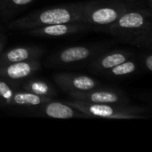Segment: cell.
Instances as JSON below:
<instances>
[{
    "label": "cell",
    "instance_id": "16",
    "mask_svg": "<svg viewBox=\"0 0 152 152\" xmlns=\"http://www.w3.org/2000/svg\"><path fill=\"white\" fill-rule=\"evenodd\" d=\"M17 86L0 77V106L11 107V101Z\"/></svg>",
    "mask_w": 152,
    "mask_h": 152
},
{
    "label": "cell",
    "instance_id": "8",
    "mask_svg": "<svg viewBox=\"0 0 152 152\" xmlns=\"http://www.w3.org/2000/svg\"><path fill=\"white\" fill-rule=\"evenodd\" d=\"M93 29V26L83 21H73L68 23H59L53 25L44 26L27 30L28 34L40 37H61L71 34L88 31Z\"/></svg>",
    "mask_w": 152,
    "mask_h": 152
},
{
    "label": "cell",
    "instance_id": "13",
    "mask_svg": "<svg viewBox=\"0 0 152 152\" xmlns=\"http://www.w3.org/2000/svg\"><path fill=\"white\" fill-rule=\"evenodd\" d=\"M24 81L25 82L21 86V90L23 91H27L34 94L44 96L50 99H53L56 95L55 89L49 83L42 79L28 77Z\"/></svg>",
    "mask_w": 152,
    "mask_h": 152
},
{
    "label": "cell",
    "instance_id": "2",
    "mask_svg": "<svg viewBox=\"0 0 152 152\" xmlns=\"http://www.w3.org/2000/svg\"><path fill=\"white\" fill-rule=\"evenodd\" d=\"M83 2L72 3L36 11L8 23L12 30H29L48 25L80 21Z\"/></svg>",
    "mask_w": 152,
    "mask_h": 152
},
{
    "label": "cell",
    "instance_id": "5",
    "mask_svg": "<svg viewBox=\"0 0 152 152\" xmlns=\"http://www.w3.org/2000/svg\"><path fill=\"white\" fill-rule=\"evenodd\" d=\"M106 45H75L57 52L48 59V64L52 66H68L81 63L94 59L102 52H105Z\"/></svg>",
    "mask_w": 152,
    "mask_h": 152
},
{
    "label": "cell",
    "instance_id": "19",
    "mask_svg": "<svg viewBox=\"0 0 152 152\" xmlns=\"http://www.w3.org/2000/svg\"><path fill=\"white\" fill-rule=\"evenodd\" d=\"M123 1L134 6H146V4H143V0H123Z\"/></svg>",
    "mask_w": 152,
    "mask_h": 152
},
{
    "label": "cell",
    "instance_id": "6",
    "mask_svg": "<svg viewBox=\"0 0 152 152\" xmlns=\"http://www.w3.org/2000/svg\"><path fill=\"white\" fill-rule=\"evenodd\" d=\"M72 100L97 104H131L130 99L122 91L112 88H94L83 92H69Z\"/></svg>",
    "mask_w": 152,
    "mask_h": 152
},
{
    "label": "cell",
    "instance_id": "12",
    "mask_svg": "<svg viewBox=\"0 0 152 152\" xmlns=\"http://www.w3.org/2000/svg\"><path fill=\"white\" fill-rule=\"evenodd\" d=\"M44 53L45 49L37 45L17 46L0 53V65L37 60L39 59Z\"/></svg>",
    "mask_w": 152,
    "mask_h": 152
},
{
    "label": "cell",
    "instance_id": "17",
    "mask_svg": "<svg viewBox=\"0 0 152 152\" xmlns=\"http://www.w3.org/2000/svg\"><path fill=\"white\" fill-rule=\"evenodd\" d=\"M142 66L144 67V69H145V70L147 72L151 73L152 71V55L150 52L149 53H146L143 55V58H142Z\"/></svg>",
    "mask_w": 152,
    "mask_h": 152
},
{
    "label": "cell",
    "instance_id": "14",
    "mask_svg": "<svg viewBox=\"0 0 152 152\" xmlns=\"http://www.w3.org/2000/svg\"><path fill=\"white\" fill-rule=\"evenodd\" d=\"M34 0H0V20H6L12 14L30 4Z\"/></svg>",
    "mask_w": 152,
    "mask_h": 152
},
{
    "label": "cell",
    "instance_id": "4",
    "mask_svg": "<svg viewBox=\"0 0 152 152\" xmlns=\"http://www.w3.org/2000/svg\"><path fill=\"white\" fill-rule=\"evenodd\" d=\"M123 0H93L83 2L80 21L94 27L113 23L123 12L134 7Z\"/></svg>",
    "mask_w": 152,
    "mask_h": 152
},
{
    "label": "cell",
    "instance_id": "10",
    "mask_svg": "<svg viewBox=\"0 0 152 152\" xmlns=\"http://www.w3.org/2000/svg\"><path fill=\"white\" fill-rule=\"evenodd\" d=\"M37 115L57 118V119H70V118H82L86 116L71 107L68 103H63L60 102H54L52 100L44 102L43 104L33 108Z\"/></svg>",
    "mask_w": 152,
    "mask_h": 152
},
{
    "label": "cell",
    "instance_id": "3",
    "mask_svg": "<svg viewBox=\"0 0 152 152\" xmlns=\"http://www.w3.org/2000/svg\"><path fill=\"white\" fill-rule=\"evenodd\" d=\"M66 103L75 108L86 118L105 119H141L146 118L149 110L132 104H97L77 100L67 101Z\"/></svg>",
    "mask_w": 152,
    "mask_h": 152
},
{
    "label": "cell",
    "instance_id": "11",
    "mask_svg": "<svg viewBox=\"0 0 152 152\" xmlns=\"http://www.w3.org/2000/svg\"><path fill=\"white\" fill-rule=\"evenodd\" d=\"M134 56L133 52L126 50H116L109 53L102 52L99 55L91 60L90 69L96 72H105L111 68L131 59Z\"/></svg>",
    "mask_w": 152,
    "mask_h": 152
},
{
    "label": "cell",
    "instance_id": "20",
    "mask_svg": "<svg viewBox=\"0 0 152 152\" xmlns=\"http://www.w3.org/2000/svg\"><path fill=\"white\" fill-rule=\"evenodd\" d=\"M145 3H146V4H147V6L149 7V8H152V0H145Z\"/></svg>",
    "mask_w": 152,
    "mask_h": 152
},
{
    "label": "cell",
    "instance_id": "18",
    "mask_svg": "<svg viewBox=\"0 0 152 152\" xmlns=\"http://www.w3.org/2000/svg\"><path fill=\"white\" fill-rule=\"evenodd\" d=\"M6 44V35L4 33V30L0 24V53L3 52V49Z\"/></svg>",
    "mask_w": 152,
    "mask_h": 152
},
{
    "label": "cell",
    "instance_id": "7",
    "mask_svg": "<svg viewBox=\"0 0 152 152\" xmlns=\"http://www.w3.org/2000/svg\"><path fill=\"white\" fill-rule=\"evenodd\" d=\"M41 68V63L37 60L12 62L0 65V77L16 85L33 76Z\"/></svg>",
    "mask_w": 152,
    "mask_h": 152
},
{
    "label": "cell",
    "instance_id": "9",
    "mask_svg": "<svg viewBox=\"0 0 152 152\" xmlns=\"http://www.w3.org/2000/svg\"><path fill=\"white\" fill-rule=\"evenodd\" d=\"M55 84L65 92H83L101 86V83L86 75L57 73L53 76Z\"/></svg>",
    "mask_w": 152,
    "mask_h": 152
},
{
    "label": "cell",
    "instance_id": "15",
    "mask_svg": "<svg viewBox=\"0 0 152 152\" xmlns=\"http://www.w3.org/2000/svg\"><path fill=\"white\" fill-rule=\"evenodd\" d=\"M139 69V64L137 61L128 59L122 63L111 68L110 69L105 71L104 73L111 77H123L133 75Z\"/></svg>",
    "mask_w": 152,
    "mask_h": 152
},
{
    "label": "cell",
    "instance_id": "1",
    "mask_svg": "<svg viewBox=\"0 0 152 152\" xmlns=\"http://www.w3.org/2000/svg\"><path fill=\"white\" fill-rule=\"evenodd\" d=\"M152 12L148 6H134L123 12L113 23L94 27V29L108 33L118 40L140 47L151 48Z\"/></svg>",
    "mask_w": 152,
    "mask_h": 152
}]
</instances>
